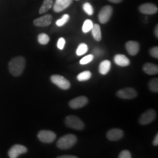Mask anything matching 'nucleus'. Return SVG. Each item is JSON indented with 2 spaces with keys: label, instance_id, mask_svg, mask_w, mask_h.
<instances>
[{
  "label": "nucleus",
  "instance_id": "0eeeda50",
  "mask_svg": "<svg viewBox=\"0 0 158 158\" xmlns=\"http://www.w3.org/2000/svg\"><path fill=\"white\" fill-rule=\"evenodd\" d=\"M113 14V7L110 5L104 6L100 11L98 15V19L100 23L104 24L109 21V20Z\"/></svg>",
  "mask_w": 158,
  "mask_h": 158
},
{
  "label": "nucleus",
  "instance_id": "f704fd0d",
  "mask_svg": "<svg viewBox=\"0 0 158 158\" xmlns=\"http://www.w3.org/2000/svg\"><path fill=\"white\" fill-rule=\"evenodd\" d=\"M155 37L157 38V37H158V25H156V27H155Z\"/></svg>",
  "mask_w": 158,
  "mask_h": 158
},
{
  "label": "nucleus",
  "instance_id": "20e7f679",
  "mask_svg": "<svg viewBox=\"0 0 158 158\" xmlns=\"http://www.w3.org/2000/svg\"><path fill=\"white\" fill-rule=\"evenodd\" d=\"M51 81L53 84L63 90H68L70 88L71 84L68 79L60 75H53L51 76Z\"/></svg>",
  "mask_w": 158,
  "mask_h": 158
},
{
  "label": "nucleus",
  "instance_id": "b1692460",
  "mask_svg": "<svg viewBox=\"0 0 158 158\" xmlns=\"http://www.w3.org/2000/svg\"><path fill=\"white\" fill-rule=\"evenodd\" d=\"M94 23L92 21L89 19H86V21H84V24H83L82 27V31L84 33H87L89 31H91L92 27H93Z\"/></svg>",
  "mask_w": 158,
  "mask_h": 158
},
{
  "label": "nucleus",
  "instance_id": "9b49d317",
  "mask_svg": "<svg viewBox=\"0 0 158 158\" xmlns=\"http://www.w3.org/2000/svg\"><path fill=\"white\" fill-rule=\"evenodd\" d=\"M138 10L141 13L145 15H154L158 11L157 6L152 3H144L139 6Z\"/></svg>",
  "mask_w": 158,
  "mask_h": 158
},
{
  "label": "nucleus",
  "instance_id": "f257e3e1",
  "mask_svg": "<svg viewBox=\"0 0 158 158\" xmlns=\"http://www.w3.org/2000/svg\"><path fill=\"white\" fill-rule=\"evenodd\" d=\"M26 67L24 57L19 56L14 57L8 63V70L12 76L18 77L23 73Z\"/></svg>",
  "mask_w": 158,
  "mask_h": 158
},
{
  "label": "nucleus",
  "instance_id": "4be33fe9",
  "mask_svg": "<svg viewBox=\"0 0 158 158\" xmlns=\"http://www.w3.org/2000/svg\"><path fill=\"white\" fill-rule=\"evenodd\" d=\"M37 41L40 45H47L50 41V37L45 33H41L37 36Z\"/></svg>",
  "mask_w": 158,
  "mask_h": 158
},
{
  "label": "nucleus",
  "instance_id": "7c9ffc66",
  "mask_svg": "<svg viewBox=\"0 0 158 158\" xmlns=\"http://www.w3.org/2000/svg\"><path fill=\"white\" fill-rule=\"evenodd\" d=\"M65 45V40L64 37H60L58 40V42H57V48H58L59 50H62L64 48Z\"/></svg>",
  "mask_w": 158,
  "mask_h": 158
},
{
  "label": "nucleus",
  "instance_id": "7ed1b4c3",
  "mask_svg": "<svg viewBox=\"0 0 158 158\" xmlns=\"http://www.w3.org/2000/svg\"><path fill=\"white\" fill-rule=\"evenodd\" d=\"M65 125L71 129L76 130H82L84 129L85 125L83 121L78 116L74 115L68 116L64 120Z\"/></svg>",
  "mask_w": 158,
  "mask_h": 158
},
{
  "label": "nucleus",
  "instance_id": "473e14b6",
  "mask_svg": "<svg viewBox=\"0 0 158 158\" xmlns=\"http://www.w3.org/2000/svg\"><path fill=\"white\" fill-rule=\"evenodd\" d=\"M57 158H78V157L74 155H62L59 156V157H57Z\"/></svg>",
  "mask_w": 158,
  "mask_h": 158
},
{
  "label": "nucleus",
  "instance_id": "aec40b11",
  "mask_svg": "<svg viewBox=\"0 0 158 158\" xmlns=\"http://www.w3.org/2000/svg\"><path fill=\"white\" fill-rule=\"evenodd\" d=\"M92 35H93L94 39L96 41H100L102 40V33H101V29H100V25L96 23V24H94L93 27H92Z\"/></svg>",
  "mask_w": 158,
  "mask_h": 158
},
{
  "label": "nucleus",
  "instance_id": "72a5a7b5",
  "mask_svg": "<svg viewBox=\"0 0 158 158\" xmlns=\"http://www.w3.org/2000/svg\"><path fill=\"white\" fill-rule=\"evenodd\" d=\"M108 1L112 3H116V4H118V3H120L122 2L123 0H108Z\"/></svg>",
  "mask_w": 158,
  "mask_h": 158
},
{
  "label": "nucleus",
  "instance_id": "bb28decb",
  "mask_svg": "<svg viewBox=\"0 0 158 158\" xmlns=\"http://www.w3.org/2000/svg\"><path fill=\"white\" fill-rule=\"evenodd\" d=\"M83 10H84V11L87 15H93L94 9H93V7H92V5H91L90 3L89 2L84 3V5H83Z\"/></svg>",
  "mask_w": 158,
  "mask_h": 158
},
{
  "label": "nucleus",
  "instance_id": "f3484780",
  "mask_svg": "<svg viewBox=\"0 0 158 158\" xmlns=\"http://www.w3.org/2000/svg\"><path fill=\"white\" fill-rule=\"evenodd\" d=\"M143 70L150 76L158 73V66L152 63H146L143 66Z\"/></svg>",
  "mask_w": 158,
  "mask_h": 158
},
{
  "label": "nucleus",
  "instance_id": "423d86ee",
  "mask_svg": "<svg viewBox=\"0 0 158 158\" xmlns=\"http://www.w3.org/2000/svg\"><path fill=\"white\" fill-rule=\"evenodd\" d=\"M157 117V112L154 109H149L144 112L139 118V123L141 125H147L155 120Z\"/></svg>",
  "mask_w": 158,
  "mask_h": 158
},
{
  "label": "nucleus",
  "instance_id": "1a4fd4ad",
  "mask_svg": "<svg viewBox=\"0 0 158 158\" xmlns=\"http://www.w3.org/2000/svg\"><path fill=\"white\" fill-rule=\"evenodd\" d=\"M28 152L27 148L20 144H15L8 151V157L10 158H17L21 155L27 153Z\"/></svg>",
  "mask_w": 158,
  "mask_h": 158
},
{
  "label": "nucleus",
  "instance_id": "cd10ccee",
  "mask_svg": "<svg viewBox=\"0 0 158 158\" xmlns=\"http://www.w3.org/2000/svg\"><path fill=\"white\" fill-rule=\"evenodd\" d=\"M94 55L93 54H89L87 56L83 57V58L80 60V64H86L92 62L94 59Z\"/></svg>",
  "mask_w": 158,
  "mask_h": 158
},
{
  "label": "nucleus",
  "instance_id": "dca6fc26",
  "mask_svg": "<svg viewBox=\"0 0 158 158\" xmlns=\"http://www.w3.org/2000/svg\"><path fill=\"white\" fill-rule=\"evenodd\" d=\"M114 61L118 66L127 67L130 64V59L123 54H116L114 57Z\"/></svg>",
  "mask_w": 158,
  "mask_h": 158
},
{
  "label": "nucleus",
  "instance_id": "5701e85b",
  "mask_svg": "<svg viewBox=\"0 0 158 158\" xmlns=\"http://www.w3.org/2000/svg\"><path fill=\"white\" fill-rule=\"evenodd\" d=\"M149 89L150 91L155 93L158 92V78H155L152 79L149 83Z\"/></svg>",
  "mask_w": 158,
  "mask_h": 158
},
{
  "label": "nucleus",
  "instance_id": "39448f33",
  "mask_svg": "<svg viewBox=\"0 0 158 158\" xmlns=\"http://www.w3.org/2000/svg\"><path fill=\"white\" fill-rule=\"evenodd\" d=\"M37 138L41 142L45 143H51L55 141L56 135L51 130H40L37 133Z\"/></svg>",
  "mask_w": 158,
  "mask_h": 158
},
{
  "label": "nucleus",
  "instance_id": "393cba45",
  "mask_svg": "<svg viewBox=\"0 0 158 158\" xmlns=\"http://www.w3.org/2000/svg\"><path fill=\"white\" fill-rule=\"evenodd\" d=\"M88 51V46L87 45L85 44V43H81L78 45V48L76 50V54L77 56H82L86 54Z\"/></svg>",
  "mask_w": 158,
  "mask_h": 158
},
{
  "label": "nucleus",
  "instance_id": "f03ea898",
  "mask_svg": "<svg viewBox=\"0 0 158 158\" xmlns=\"http://www.w3.org/2000/svg\"><path fill=\"white\" fill-rule=\"evenodd\" d=\"M78 141L76 135L73 134H68L61 137L56 142V146L60 149H69L76 145Z\"/></svg>",
  "mask_w": 158,
  "mask_h": 158
},
{
  "label": "nucleus",
  "instance_id": "c85d7f7f",
  "mask_svg": "<svg viewBox=\"0 0 158 158\" xmlns=\"http://www.w3.org/2000/svg\"><path fill=\"white\" fill-rule=\"evenodd\" d=\"M118 158H131L132 155L130 153V151L128 150H123L118 155Z\"/></svg>",
  "mask_w": 158,
  "mask_h": 158
},
{
  "label": "nucleus",
  "instance_id": "6ab92c4d",
  "mask_svg": "<svg viewBox=\"0 0 158 158\" xmlns=\"http://www.w3.org/2000/svg\"><path fill=\"white\" fill-rule=\"evenodd\" d=\"M53 5H54V0H44L40 8V14H44L47 13L53 7Z\"/></svg>",
  "mask_w": 158,
  "mask_h": 158
},
{
  "label": "nucleus",
  "instance_id": "9d476101",
  "mask_svg": "<svg viewBox=\"0 0 158 158\" xmlns=\"http://www.w3.org/2000/svg\"><path fill=\"white\" fill-rule=\"evenodd\" d=\"M89 102L88 98L85 96H79L69 102V106L73 109H78L86 106Z\"/></svg>",
  "mask_w": 158,
  "mask_h": 158
},
{
  "label": "nucleus",
  "instance_id": "4468645a",
  "mask_svg": "<svg viewBox=\"0 0 158 158\" xmlns=\"http://www.w3.org/2000/svg\"><path fill=\"white\" fill-rule=\"evenodd\" d=\"M106 137L110 141H118L124 137V132L123 130L120 129L114 128V129L108 130L106 133Z\"/></svg>",
  "mask_w": 158,
  "mask_h": 158
},
{
  "label": "nucleus",
  "instance_id": "2eb2a0df",
  "mask_svg": "<svg viewBox=\"0 0 158 158\" xmlns=\"http://www.w3.org/2000/svg\"><path fill=\"white\" fill-rule=\"evenodd\" d=\"M125 48L127 53L131 56H135L139 52L140 45L139 43L136 41H128L126 43Z\"/></svg>",
  "mask_w": 158,
  "mask_h": 158
},
{
  "label": "nucleus",
  "instance_id": "a878e982",
  "mask_svg": "<svg viewBox=\"0 0 158 158\" xmlns=\"http://www.w3.org/2000/svg\"><path fill=\"white\" fill-rule=\"evenodd\" d=\"M69 19H70V15L68 14H64L61 19L57 20L56 22V25L57 27H62V26L66 24V23L68 22Z\"/></svg>",
  "mask_w": 158,
  "mask_h": 158
},
{
  "label": "nucleus",
  "instance_id": "412c9836",
  "mask_svg": "<svg viewBox=\"0 0 158 158\" xmlns=\"http://www.w3.org/2000/svg\"><path fill=\"white\" fill-rule=\"evenodd\" d=\"M91 77H92V73L90 71L86 70L79 73L77 76V80L79 81H88L89 79H90Z\"/></svg>",
  "mask_w": 158,
  "mask_h": 158
},
{
  "label": "nucleus",
  "instance_id": "c756f323",
  "mask_svg": "<svg viewBox=\"0 0 158 158\" xmlns=\"http://www.w3.org/2000/svg\"><path fill=\"white\" fill-rule=\"evenodd\" d=\"M149 54L153 58L158 59V47L155 46L149 49Z\"/></svg>",
  "mask_w": 158,
  "mask_h": 158
},
{
  "label": "nucleus",
  "instance_id": "a211bd4d",
  "mask_svg": "<svg viewBox=\"0 0 158 158\" xmlns=\"http://www.w3.org/2000/svg\"><path fill=\"white\" fill-rule=\"evenodd\" d=\"M111 67V63L109 60H103L99 66V72L101 75H106L108 73Z\"/></svg>",
  "mask_w": 158,
  "mask_h": 158
},
{
  "label": "nucleus",
  "instance_id": "ddd939ff",
  "mask_svg": "<svg viewBox=\"0 0 158 158\" xmlns=\"http://www.w3.org/2000/svg\"><path fill=\"white\" fill-rule=\"evenodd\" d=\"M73 0H55V2L53 5V10L56 13H60L65 9L68 8Z\"/></svg>",
  "mask_w": 158,
  "mask_h": 158
},
{
  "label": "nucleus",
  "instance_id": "2f4dec72",
  "mask_svg": "<svg viewBox=\"0 0 158 158\" xmlns=\"http://www.w3.org/2000/svg\"><path fill=\"white\" fill-rule=\"evenodd\" d=\"M152 144H153V146H155V147H157V146L158 145V133L156 134L155 137V138H154Z\"/></svg>",
  "mask_w": 158,
  "mask_h": 158
},
{
  "label": "nucleus",
  "instance_id": "6e6552de",
  "mask_svg": "<svg viewBox=\"0 0 158 158\" xmlns=\"http://www.w3.org/2000/svg\"><path fill=\"white\" fill-rule=\"evenodd\" d=\"M116 96L118 98L124 99V100H130V99L135 98L138 95L137 92L133 88H124L122 89L117 91Z\"/></svg>",
  "mask_w": 158,
  "mask_h": 158
},
{
  "label": "nucleus",
  "instance_id": "c9c22d12",
  "mask_svg": "<svg viewBox=\"0 0 158 158\" xmlns=\"http://www.w3.org/2000/svg\"><path fill=\"white\" fill-rule=\"evenodd\" d=\"M76 1H79V0H76Z\"/></svg>",
  "mask_w": 158,
  "mask_h": 158
},
{
  "label": "nucleus",
  "instance_id": "f8f14e48",
  "mask_svg": "<svg viewBox=\"0 0 158 158\" xmlns=\"http://www.w3.org/2000/svg\"><path fill=\"white\" fill-rule=\"evenodd\" d=\"M53 16L50 14L44 15L43 16H41L34 20L33 23L35 26L38 27H48L52 23Z\"/></svg>",
  "mask_w": 158,
  "mask_h": 158
}]
</instances>
